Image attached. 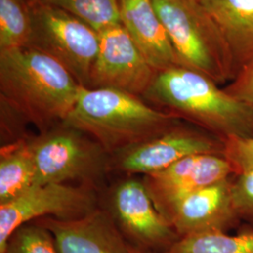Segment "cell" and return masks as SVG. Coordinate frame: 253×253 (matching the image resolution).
Segmentation results:
<instances>
[{
  "mask_svg": "<svg viewBox=\"0 0 253 253\" xmlns=\"http://www.w3.org/2000/svg\"><path fill=\"white\" fill-rule=\"evenodd\" d=\"M81 87L61 64L40 51H0V100L41 132L65 121Z\"/></svg>",
  "mask_w": 253,
  "mask_h": 253,
  "instance_id": "cell-1",
  "label": "cell"
},
{
  "mask_svg": "<svg viewBox=\"0 0 253 253\" xmlns=\"http://www.w3.org/2000/svg\"><path fill=\"white\" fill-rule=\"evenodd\" d=\"M142 99L222 142L253 136V110L204 74L174 66L158 72Z\"/></svg>",
  "mask_w": 253,
  "mask_h": 253,
  "instance_id": "cell-2",
  "label": "cell"
},
{
  "mask_svg": "<svg viewBox=\"0 0 253 253\" xmlns=\"http://www.w3.org/2000/svg\"><path fill=\"white\" fill-rule=\"evenodd\" d=\"M180 120L124 91L82 86L62 123L90 136L109 155L117 156L162 134Z\"/></svg>",
  "mask_w": 253,
  "mask_h": 253,
  "instance_id": "cell-3",
  "label": "cell"
},
{
  "mask_svg": "<svg viewBox=\"0 0 253 253\" xmlns=\"http://www.w3.org/2000/svg\"><path fill=\"white\" fill-rule=\"evenodd\" d=\"M178 66L206 75L217 84L233 81L237 69L213 20L195 0H152Z\"/></svg>",
  "mask_w": 253,
  "mask_h": 253,
  "instance_id": "cell-4",
  "label": "cell"
},
{
  "mask_svg": "<svg viewBox=\"0 0 253 253\" xmlns=\"http://www.w3.org/2000/svg\"><path fill=\"white\" fill-rule=\"evenodd\" d=\"M36 175L34 185L77 181L94 188L108 171L109 154L90 136L60 123L31 138Z\"/></svg>",
  "mask_w": 253,
  "mask_h": 253,
  "instance_id": "cell-5",
  "label": "cell"
},
{
  "mask_svg": "<svg viewBox=\"0 0 253 253\" xmlns=\"http://www.w3.org/2000/svg\"><path fill=\"white\" fill-rule=\"evenodd\" d=\"M31 34L27 48L53 57L82 86L88 87L100 34L66 10L42 1L29 4Z\"/></svg>",
  "mask_w": 253,
  "mask_h": 253,
  "instance_id": "cell-6",
  "label": "cell"
},
{
  "mask_svg": "<svg viewBox=\"0 0 253 253\" xmlns=\"http://www.w3.org/2000/svg\"><path fill=\"white\" fill-rule=\"evenodd\" d=\"M96 195L88 186L50 183L35 185L18 197L0 205V253L9 237L34 219H73L96 210Z\"/></svg>",
  "mask_w": 253,
  "mask_h": 253,
  "instance_id": "cell-7",
  "label": "cell"
},
{
  "mask_svg": "<svg viewBox=\"0 0 253 253\" xmlns=\"http://www.w3.org/2000/svg\"><path fill=\"white\" fill-rule=\"evenodd\" d=\"M99 34V51L86 88H114L142 98L158 72L121 24Z\"/></svg>",
  "mask_w": 253,
  "mask_h": 253,
  "instance_id": "cell-8",
  "label": "cell"
},
{
  "mask_svg": "<svg viewBox=\"0 0 253 253\" xmlns=\"http://www.w3.org/2000/svg\"><path fill=\"white\" fill-rule=\"evenodd\" d=\"M224 143L182 120L162 134L116 156V166L129 174L160 172L184 158L199 154L223 155Z\"/></svg>",
  "mask_w": 253,
  "mask_h": 253,
  "instance_id": "cell-9",
  "label": "cell"
},
{
  "mask_svg": "<svg viewBox=\"0 0 253 253\" xmlns=\"http://www.w3.org/2000/svg\"><path fill=\"white\" fill-rule=\"evenodd\" d=\"M233 174L234 170L223 155L199 154L146 174L143 182L154 206L168 220L182 200L211 184L231 178Z\"/></svg>",
  "mask_w": 253,
  "mask_h": 253,
  "instance_id": "cell-10",
  "label": "cell"
},
{
  "mask_svg": "<svg viewBox=\"0 0 253 253\" xmlns=\"http://www.w3.org/2000/svg\"><path fill=\"white\" fill-rule=\"evenodd\" d=\"M59 253H131L108 213L99 209L73 219L43 217Z\"/></svg>",
  "mask_w": 253,
  "mask_h": 253,
  "instance_id": "cell-11",
  "label": "cell"
},
{
  "mask_svg": "<svg viewBox=\"0 0 253 253\" xmlns=\"http://www.w3.org/2000/svg\"><path fill=\"white\" fill-rule=\"evenodd\" d=\"M232 179L211 184L182 200L168 218L181 236L204 232H224L239 217L235 211Z\"/></svg>",
  "mask_w": 253,
  "mask_h": 253,
  "instance_id": "cell-12",
  "label": "cell"
},
{
  "mask_svg": "<svg viewBox=\"0 0 253 253\" xmlns=\"http://www.w3.org/2000/svg\"><path fill=\"white\" fill-rule=\"evenodd\" d=\"M112 206L122 228L140 243L158 246L173 238L174 230L154 206L143 181L120 183L113 193Z\"/></svg>",
  "mask_w": 253,
  "mask_h": 253,
  "instance_id": "cell-13",
  "label": "cell"
},
{
  "mask_svg": "<svg viewBox=\"0 0 253 253\" xmlns=\"http://www.w3.org/2000/svg\"><path fill=\"white\" fill-rule=\"evenodd\" d=\"M121 25L157 72L178 66L166 29L152 0H119Z\"/></svg>",
  "mask_w": 253,
  "mask_h": 253,
  "instance_id": "cell-14",
  "label": "cell"
},
{
  "mask_svg": "<svg viewBox=\"0 0 253 253\" xmlns=\"http://www.w3.org/2000/svg\"><path fill=\"white\" fill-rule=\"evenodd\" d=\"M213 20L235 59L237 73L253 62V0H195Z\"/></svg>",
  "mask_w": 253,
  "mask_h": 253,
  "instance_id": "cell-15",
  "label": "cell"
},
{
  "mask_svg": "<svg viewBox=\"0 0 253 253\" xmlns=\"http://www.w3.org/2000/svg\"><path fill=\"white\" fill-rule=\"evenodd\" d=\"M36 166L29 138L2 145L0 149V205L30 189Z\"/></svg>",
  "mask_w": 253,
  "mask_h": 253,
  "instance_id": "cell-16",
  "label": "cell"
},
{
  "mask_svg": "<svg viewBox=\"0 0 253 253\" xmlns=\"http://www.w3.org/2000/svg\"><path fill=\"white\" fill-rule=\"evenodd\" d=\"M167 253H253V232L229 235L224 232H204L181 236Z\"/></svg>",
  "mask_w": 253,
  "mask_h": 253,
  "instance_id": "cell-17",
  "label": "cell"
},
{
  "mask_svg": "<svg viewBox=\"0 0 253 253\" xmlns=\"http://www.w3.org/2000/svg\"><path fill=\"white\" fill-rule=\"evenodd\" d=\"M66 10L97 32L121 24L119 0H40Z\"/></svg>",
  "mask_w": 253,
  "mask_h": 253,
  "instance_id": "cell-18",
  "label": "cell"
},
{
  "mask_svg": "<svg viewBox=\"0 0 253 253\" xmlns=\"http://www.w3.org/2000/svg\"><path fill=\"white\" fill-rule=\"evenodd\" d=\"M30 34L28 4L23 0H0V51L27 48Z\"/></svg>",
  "mask_w": 253,
  "mask_h": 253,
  "instance_id": "cell-19",
  "label": "cell"
},
{
  "mask_svg": "<svg viewBox=\"0 0 253 253\" xmlns=\"http://www.w3.org/2000/svg\"><path fill=\"white\" fill-rule=\"evenodd\" d=\"M4 253H59L51 232L38 222L27 223L9 237Z\"/></svg>",
  "mask_w": 253,
  "mask_h": 253,
  "instance_id": "cell-20",
  "label": "cell"
},
{
  "mask_svg": "<svg viewBox=\"0 0 253 253\" xmlns=\"http://www.w3.org/2000/svg\"><path fill=\"white\" fill-rule=\"evenodd\" d=\"M224 143L223 156L235 174L253 169V136L234 137Z\"/></svg>",
  "mask_w": 253,
  "mask_h": 253,
  "instance_id": "cell-21",
  "label": "cell"
},
{
  "mask_svg": "<svg viewBox=\"0 0 253 253\" xmlns=\"http://www.w3.org/2000/svg\"><path fill=\"white\" fill-rule=\"evenodd\" d=\"M234 175L231 192L235 211L239 217L253 219V169Z\"/></svg>",
  "mask_w": 253,
  "mask_h": 253,
  "instance_id": "cell-22",
  "label": "cell"
},
{
  "mask_svg": "<svg viewBox=\"0 0 253 253\" xmlns=\"http://www.w3.org/2000/svg\"><path fill=\"white\" fill-rule=\"evenodd\" d=\"M224 89L232 97L253 110V62L237 73Z\"/></svg>",
  "mask_w": 253,
  "mask_h": 253,
  "instance_id": "cell-23",
  "label": "cell"
},
{
  "mask_svg": "<svg viewBox=\"0 0 253 253\" xmlns=\"http://www.w3.org/2000/svg\"><path fill=\"white\" fill-rule=\"evenodd\" d=\"M131 253H147L143 252V251H140L138 249H134V248H131Z\"/></svg>",
  "mask_w": 253,
  "mask_h": 253,
  "instance_id": "cell-24",
  "label": "cell"
},
{
  "mask_svg": "<svg viewBox=\"0 0 253 253\" xmlns=\"http://www.w3.org/2000/svg\"><path fill=\"white\" fill-rule=\"evenodd\" d=\"M23 1H25L27 4H32V3H35L37 1H40V0H23Z\"/></svg>",
  "mask_w": 253,
  "mask_h": 253,
  "instance_id": "cell-25",
  "label": "cell"
}]
</instances>
